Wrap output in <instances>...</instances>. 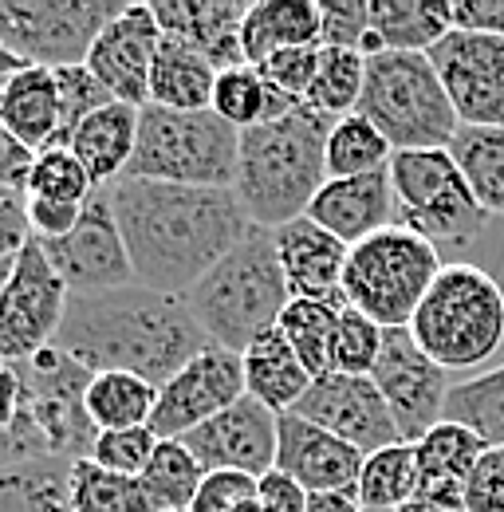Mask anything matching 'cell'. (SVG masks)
Masks as SVG:
<instances>
[{"label":"cell","mask_w":504,"mask_h":512,"mask_svg":"<svg viewBox=\"0 0 504 512\" xmlns=\"http://www.w3.org/2000/svg\"><path fill=\"white\" fill-rule=\"evenodd\" d=\"M426 56L461 127H504V36L453 28Z\"/></svg>","instance_id":"cell-15"},{"label":"cell","mask_w":504,"mask_h":512,"mask_svg":"<svg viewBox=\"0 0 504 512\" xmlns=\"http://www.w3.org/2000/svg\"><path fill=\"white\" fill-rule=\"evenodd\" d=\"M237 512H264V509H260V501L252 497V501H245V505H241V509H237Z\"/></svg>","instance_id":"cell-59"},{"label":"cell","mask_w":504,"mask_h":512,"mask_svg":"<svg viewBox=\"0 0 504 512\" xmlns=\"http://www.w3.org/2000/svg\"><path fill=\"white\" fill-rule=\"evenodd\" d=\"M197 457V465L205 473H249L264 477L276 469V446H280V414H272L264 402H256L245 394L241 402H233L229 410H221L217 418H209L205 426H197L193 434L178 438Z\"/></svg>","instance_id":"cell-18"},{"label":"cell","mask_w":504,"mask_h":512,"mask_svg":"<svg viewBox=\"0 0 504 512\" xmlns=\"http://www.w3.org/2000/svg\"><path fill=\"white\" fill-rule=\"evenodd\" d=\"M367 453L347 446L343 438L319 430L300 414H280L276 469L296 477L308 493H355Z\"/></svg>","instance_id":"cell-20"},{"label":"cell","mask_w":504,"mask_h":512,"mask_svg":"<svg viewBox=\"0 0 504 512\" xmlns=\"http://www.w3.org/2000/svg\"><path fill=\"white\" fill-rule=\"evenodd\" d=\"M390 158H394V146L359 111L347 119H335V127L327 134V178L382 174L390 170Z\"/></svg>","instance_id":"cell-36"},{"label":"cell","mask_w":504,"mask_h":512,"mask_svg":"<svg viewBox=\"0 0 504 512\" xmlns=\"http://www.w3.org/2000/svg\"><path fill=\"white\" fill-rule=\"evenodd\" d=\"M308 512H367L355 493H312Z\"/></svg>","instance_id":"cell-55"},{"label":"cell","mask_w":504,"mask_h":512,"mask_svg":"<svg viewBox=\"0 0 504 512\" xmlns=\"http://www.w3.org/2000/svg\"><path fill=\"white\" fill-rule=\"evenodd\" d=\"M441 268L445 260L426 237L390 225L347 253L343 296L355 312H363L386 331L410 327Z\"/></svg>","instance_id":"cell-8"},{"label":"cell","mask_w":504,"mask_h":512,"mask_svg":"<svg viewBox=\"0 0 504 512\" xmlns=\"http://www.w3.org/2000/svg\"><path fill=\"white\" fill-rule=\"evenodd\" d=\"M465 512H504V449H489L465 481Z\"/></svg>","instance_id":"cell-49"},{"label":"cell","mask_w":504,"mask_h":512,"mask_svg":"<svg viewBox=\"0 0 504 512\" xmlns=\"http://www.w3.org/2000/svg\"><path fill=\"white\" fill-rule=\"evenodd\" d=\"M32 162H36V150H28L12 130L0 123V190H12L24 197Z\"/></svg>","instance_id":"cell-53"},{"label":"cell","mask_w":504,"mask_h":512,"mask_svg":"<svg viewBox=\"0 0 504 512\" xmlns=\"http://www.w3.org/2000/svg\"><path fill=\"white\" fill-rule=\"evenodd\" d=\"M252 497H256V477L221 469V473H205L189 512H237Z\"/></svg>","instance_id":"cell-48"},{"label":"cell","mask_w":504,"mask_h":512,"mask_svg":"<svg viewBox=\"0 0 504 512\" xmlns=\"http://www.w3.org/2000/svg\"><path fill=\"white\" fill-rule=\"evenodd\" d=\"M4 197H20V193H12V190H0V201H4Z\"/></svg>","instance_id":"cell-60"},{"label":"cell","mask_w":504,"mask_h":512,"mask_svg":"<svg viewBox=\"0 0 504 512\" xmlns=\"http://www.w3.org/2000/svg\"><path fill=\"white\" fill-rule=\"evenodd\" d=\"M71 465L63 457H40L0 469V512H75Z\"/></svg>","instance_id":"cell-32"},{"label":"cell","mask_w":504,"mask_h":512,"mask_svg":"<svg viewBox=\"0 0 504 512\" xmlns=\"http://www.w3.org/2000/svg\"><path fill=\"white\" fill-rule=\"evenodd\" d=\"M371 28L386 52H430L453 32L445 0H371Z\"/></svg>","instance_id":"cell-31"},{"label":"cell","mask_w":504,"mask_h":512,"mask_svg":"<svg viewBox=\"0 0 504 512\" xmlns=\"http://www.w3.org/2000/svg\"><path fill=\"white\" fill-rule=\"evenodd\" d=\"M40 249L52 260V268L60 272L63 284L71 288V296H99V292L138 284L130 256H126L119 217H115L111 186H99L87 197L83 217L67 237L40 241Z\"/></svg>","instance_id":"cell-12"},{"label":"cell","mask_w":504,"mask_h":512,"mask_svg":"<svg viewBox=\"0 0 504 512\" xmlns=\"http://www.w3.org/2000/svg\"><path fill=\"white\" fill-rule=\"evenodd\" d=\"M186 304L213 347L245 355L292 304L276 237L268 229H252L233 253L189 288Z\"/></svg>","instance_id":"cell-4"},{"label":"cell","mask_w":504,"mask_h":512,"mask_svg":"<svg viewBox=\"0 0 504 512\" xmlns=\"http://www.w3.org/2000/svg\"><path fill=\"white\" fill-rule=\"evenodd\" d=\"M276 253L284 264L292 300H323V304H347L343 296V272H347V245L319 229L312 217H300L272 233Z\"/></svg>","instance_id":"cell-22"},{"label":"cell","mask_w":504,"mask_h":512,"mask_svg":"<svg viewBox=\"0 0 504 512\" xmlns=\"http://www.w3.org/2000/svg\"><path fill=\"white\" fill-rule=\"evenodd\" d=\"M359 115L394 150H449L461 119L426 52H378L367 60Z\"/></svg>","instance_id":"cell-7"},{"label":"cell","mask_w":504,"mask_h":512,"mask_svg":"<svg viewBox=\"0 0 504 512\" xmlns=\"http://www.w3.org/2000/svg\"><path fill=\"white\" fill-rule=\"evenodd\" d=\"M20 67H28V64H24V60H16V56H12L8 48H0V83H4L8 75H16Z\"/></svg>","instance_id":"cell-57"},{"label":"cell","mask_w":504,"mask_h":512,"mask_svg":"<svg viewBox=\"0 0 504 512\" xmlns=\"http://www.w3.org/2000/svg\"><path fill=\"white\" fill-rule=\"evenodd\" d=\"M138 481L146 485V493L158 505V512H189L201 481H205V469L197 465V457L186 449V442L162 438Z\"/></svg>","instance_id":"cell-38"},{"label":"cell","mask_w":504,"mask_h":512,"mask_svg":"<svg viewBox=\"0 0 504 512\" xmlns=\"http://www.w3.org/2000/svg\"><path fill=\"white\" fill-rule=\"evenodd\" d=\"M134 146H138V107L115 99V103L99 107L83 127L71 134L67 150L87 166L95 186H115L130 170Z\"/></svg>","instance_id":"cell-26"},{"label":"cell","mask_w":504,"mask_h":512,"mask_svg":"<svg viewBox=\"0 0 504 512\" xmlns=\"http://www.w3.org/2000/svg\"><path fill=\"white\" fill-rule=\"evenodd\" d=\"M24 213H28V229L36 241H60L67 237L79 217L83 205H67V201H44V197H24Z\"/></svg>","instance_id":"cell-50"},{"label":"cell","mask_w":504,"mask_h":512,"mask_svg":"<svg viewBox=\"0 0 504 512\" xmlns=\"http://www.w3.org/2000/svg\"><path fill=\"white\" fill-rule=\"evenodd\" d=\"M111 201L134 280L170 296H189V288L256 229L237 190L119 178Z\"/></svg>","instance_id":"cell-1"},{"label":"cell","mask_w":504,"mask_h":512,"mask_svg":"<svg viewBox=\"0 0 504 512\" xmlns=\"http://www.w3.org/2000/svg\"><path fill=\"white\" fill-rule=\"evenodd\" d=\"M245 394V359L225 347H205L158 390L150 430L158 438H186Z\"/></svg>","instance_id":"cell-16"},{"label":"cell","mask_w":504,"mask_h":512,"mask_svg":"<svg viewBox=\"0 0 504 512\" xmlns=\"http://www.w3.org/2000/svg\"><path fill=\"white\" fill-rule=\"evenodd\" d=\"M158 434L150 426H134V430H99L95 446H91V457L99 469L107 473H119V477H142L154 449H158Z\"/></svg>","instance_id":"cell-46"},{"label":"cell","mask_w":504,"mask_h":512,"mask_svg":"<svg viewBox=\"0 0 504 512\" xmlns=\"http://www.w3.org/2000/svg\"><path fill=\"white\" fill-rule=\"evenodd\" d=\"M308 217L331 237H339L347 249L363 245L367 237L398 221L390 170L363 174V178H327V186L315 193Z\"/></svg>","instance_id":"cell-21"},{"label":"cell","mask_w":504,"mask_h":512,"mask_svg":"<svg viewBox=\"0 0 504 512\" xmlns=\"http://www.w3.org/2000/svg\"><path fill=\"white\" fill-rule=\"evenodd\" d=\"M296 107H300V99L280 95V91L260 75V67L241 64L217 75L213 107H209V111L221 115L229 127L252 130V127H260V123H276V119L292 115Z\"/></svg>","instance_id":"cell-30"},{"label":"cell","mask_w":504,"mask_h":512,"mask_svg":"<svg viewBox=\"0 0 504 512\" xmlns=\"http://www.w3.org/2000/svg\"><path fill=\"white\" fill-rule=\"evenodd\" d=\"M71 509L75 512H158L138 477H119L95 461L71 465Z\"/></svg>","instance_id":"cell-40"},{"label":"cell","mask_w":504,"mask_h":512,"mask_svg":"<svg viewBox=\"0 0 504 512\" xmlns=\"http://www.w3.org/2000/svg\"><path fill=\"white\" fill-rule=\"evenodd\" d=\"M292 414H300V418L315 422L319 430L343 438L359 453H378V449L402 442L398 422H394V414H390V406H386V398L371 375L327 371V375L312 379L308 394L300 398V406Z\"/></svg>","instance_id":"cell-17"},{"label":"cell","mask_w":504,"mask_h":512,"mask_svg":"<svg viewBox=\"0 0 504 512\" xmlns=\"http://www.w3.org/2000/svg\"><path fill=\"white\" fill-rule=\"evenodd\" d=\"M16 367L24 375L32 418L44 430L52 457H63V461L91 457V446L99 438V430H95V422L87 414L91 371H83L71 355H63L60 347H48L36 359L16 363Z\"/></svg>","instance_id":"cell-13"},{"label":"cell","mask_w":504,"mask_h":512,"mask_svg":"<svg viewBox=\"0 0 504 512\" xmlns=\"http://www.w3.org/2000/svg\"><path fill=\"white\" fill-rule=\"evenodd\" d=\"M256 501H260L264 512H308L312 493H308L296 477L272 469V473H264V477L256 481Z\"/></svg>","instance_id":"cell-51"},{"label":"cell","mask_w":504,"mask_h":512,"mask_svg":"<svg viewBox=\"0 0 504 512\" xmlns=\"http://www.w3.org/2000/svg\"><path fill=\"white\" fill-rule=\"evenodd\" d=\"M375 386L382 390L402 442H422L434 426L445 422V402H449V371L438 367L410 335V327H394L382 339V355H378Z\"/></svg>","instance_id":"cell-14"},{"label":"cell","mask_w":504,"mask_h":512,"mask_svg":"<svg viewBox=\"0 0 504 512\" xmlns=\"http://www.w3.org/2000/svg\"><path fill=\"white\" fill-rule=\"evenodd\" d=\"M0 123L28 150H52L60 134V83L52 67H20L0 83Z\"/></svg>","instance_id":"cell-25"},{"label":"cell","mask_w":504,"mask_h":512,"mask_svg":"<svg viewBox=\"0 0 504 512\" xmlns=\"http://www.w3.org/2000/svg\"><path fill=\"white\" fill-rule=\"evenodd\" d=\"M449 154L481 209L489 217H504V127H461Z\"/></svg>","instance_id":"cell-33"},{"label":"cell","mask_w":504,"mask_h":512,"mask_svg":"<svg viewBox=\"0 0 504 512\" xmlns=\"http://www.w3.org/2000/svg\"><path fill=\"white\" fill-rule=\"evenodd\" d=\"M241 359H245V390L272 414H292L312 386V371L300 363V355L292 351L280 327L260 335Z\"/></svg>","instance_id":"cell-28"},{"label":"cell","mask_w":504,"mask_h":512,"mask_svg":"<svg viewBox=\"0 0 504 512\" xmlns=\"http://www.w3.org/2000/svg\"><path fill=\"white\" fill-rule=\"evenodd\" d=\"M28 241H32V229H28L24 197H4L0 201V260H12Z\"/></svg>","instance_id":"cell-54"},{"label":"cell","mask_w":504,"mask_h":512,"mask_svg":"<svg viewBox=\"0 0 504 512\" xmlns=\"http://www.w3.org/2000/svg\"><path fill=\"white\" fill-rule=\"evenodd\" d=\"M445 418L469 426L489 449H504V367L453 383Z\"/></svg>","instance_id":"cell-37"},{"label":"cell","mask_w":504,"mask_h":512,"mask_svg":"<svg viewBox=\"0 0 504 512\" xmlns=\"http://www.w3.org/2000/svg\"><path fill=\"white\" fill-rule=\"evenodd\" d=\"M414 453H418V497L465 512V481L473 477L489 446L469 426L445 418L422 442H414Z\"/></svg>","instance_id":"cell-24"},{"label":"cell","mask_w":504,"mask_h":512,"mask_svg":"<svg viewBox=\"0 0 504 512\" xmlns=\"http://www.w3.org/2000/svg\"><path fill=\"white\" fill-rule=\"evenodd\" d=\"M390 186L398 205L394 225L426 237L438 253L469 249L489 229V213L473 197L449 150H394Z\"/></svg>","instance_id":"cell-9"},{"label":"cell","mask_w":504,"mask_h":512,"mask_svg":"<svg viewBox=\"0 0 504 512\" xmlns=\"http://www.w3.org/2000/svg\"><path fill=\"white\" fill-rule=\"evenodd\" d=\"M382 339L386 327L367 320L363 312H355L351 304L339 312L335 320V339H331V371L339 375H371L382 355Z\"/></svg>","instance_id":"cell-43"},{"label":"cell","mask_w":504,"mask_h":512,"mask_svg":"<svg viewBox=\"0 0 504 512\" xmlns=\"http://www.w3.org/2000/svg\"><path fill=\"white\" fill-rule=\"evenodd\" d=\"M123 0H0V48L32 67H75Z\"/></svg>","instance_id":"cell-10"},{"label":"cell","mask_w":504,"mask_h":512,"mask_svg":"<svg viewBox=\"0 0 504 512\" xmlns=\"http://www.w3.org/2000/svg\"><path fill=\"white\" fill-rule=\"evenodd\" d=\"M414 343L445 371H473L504 347V288L481 264L449 260L410 320Z\"/></svg>","instance_id":"cell-5"},{"label":"cell","mask_w":504,"mask_h":512,"mask_svg":"<svg viewBox=\"0 0 504 512\" xmlns=\"http://www.w3.org/2000/svg\"><path fill=\"white\" fill-rule=\"evenodd\" d=\"M319 28H323V48H347L363 52L367 60L386 52L382 40L371 28V4L367 0H319Z\"/></svg>","instance_id":"cell-44"},{"label":"cell","mask_w":504,"mask_h":512,"mask_svg":"<svg viewBox=\"0 0 504 512\" xmlns=\"http://www.w3.org/2000/svg\"><path fill=\"white\" fill-rule=\"evenodd\" d=\"M217 67L178 36H162V48L150 71V103L166 111H209Z\"/></svg>","instance_id":"cell-29"},{"label":"cell","mask_w":504,"mask_h":512,"mask_svg":"<svg viewBox=\"0 0 504 512\" xmlns=\"http://www.w3.org/2000/svg\"><path fill=\"white\" fill-rule=\"evenodd\" d=\"M367 87V56L363 52H347V48H323L319 71L308 91V107L327 115V119H347L359 111Z\"/></svg>","instance_id":"cell-39"},{"label":"cell","mask_w":504,"mask_h":512,"mask_svg":"<svg viewBox=\"0 0 504 512\" xmlns=\"http://www.w3.org/2000/svg\"><path fill=\"white\" fill-rule=\"evenodd\" d=\"M347 304H323V300H292L280 316V331L300 355V363L312 371V379L331 371V339H335V320Z\"/></svg>","instance_id":"cell-41"},{"label":"cell","mask_w":504,"mask_h":512,"mask_svg":"<svg viewBox=\"0 0 504 512\" xmlns=\"http://www.w3.org/2000/svg\"><path fill=\"white\" fill-rule=\"evenodd\" d=\"M71 288L60 280L40 241L32 237L8 272L0 292V363H28L40 351L56 347V335L67 316Z\"/></svg>","instance_id":"cell-11"},{"label":"cell","mask_w":504,"mask_h":512,"mask_svg":"<svg viewBox=\"0 0 504 512\" xmlns=\"http://www.w3.org/2000/svg\"><path fill=\"white\" fill-rule=\"evenodd\" d=\"M319 56H323V44L312 48H288V52H276L272 60L260 64V75L288 99H308L315 83V71H319Z\"/></svg>","instance_id":"cell-47"},{"label":"cell","mask_w":504,"mask_h":512,"mask_svg":"<svg viewBox=\"0 0 504 512\" xmlns=\"http://www.w3.org/2000/svg\"><path fill=\"white\" fill-rule=\"evenodd\" d=\"M158 406V386L123 375V371H107V375H91L87 386V414L95 422V430H134V426H150Z\"/></svg>","instance_id":"cell-34"},{"label":"cell","mask_w":504,"mask_h":512,"mask_svg":"<svg viewBox=\"0 0 504 512\" xmlns=\"http://www.w3.org/2000/svg\"><path fill=\"white\" fill-rule=\"evenodd\" d=\"M319 36H323V28H319V4L315 0H256V4H249L245 28H241L245 64L260 67L276 52L323 44Z\"/></svg>","instance_id":"cell-27"},{"label":"cell","mask_w":504,"mask_h":512,"mask_svg":"<svg viewBox=\"0 0 504 512\" xmlns=\"http://www.w3.org/2000/svg\"><path fill=\"white\" fill-rule=\"evenodd\" d=\"M398 512H461V509H449V505H438V501H426V497H414L406 501Z\"/></svg>","instance_id":"cell-56"},{"label":"cell","mask_w":504,"mask_h":512,"mask_svg":"<svg viewBox=\"0 0 504 512\" xmlns=\"http://www.w3.org/2000/svg\"><path fill=\"white\" fill-rule=\"evenodd\" d=\"M449 24L457 32L504 36V0H457L449 4Z\"/></svg>","instance_id":"cell-52"},{"label":"cell","mask_w":504,"mask_h":512,"mask_svg":"<svg viewBox=\"0 0 504 512\" xmlns=\"http://www.w3.org/2000/svg\"><path fill=\"white\" fill-rule=\"evenodd\" d=\"M99 190L87 166L71 150H40L28 174L24 197H44V201H67V205H87V197Z\"/></svg>","instance_id":"cell-42"},{"label":"cell","mask_w":504,"mask_h":512,"mask_svg":"<svg viewBox=\"0 0 504 512\" xmlns=\"http://www.w3.org/2000/svg\"><path fill=\"white\" fill-rule=\"evenodd\" d=\"M56 83H60V134H56V146L52 150H67L71 146V134L83 127L99 107L115 103L111 91L87 71V64L75 67H56Z\"/></svg>","instance_id":"cell-45"},{"label":"cell","mask_w":504,"mask_h":512,"mask_svg":"<svg viewBox=\"0 0 504 512\" xmlns=\"http://www.w3.org/2000/svg\"><path fill=\"white\" fill-rule=\"evenodd\" d=\"M355 497L371 512H398L406 501H414L418 497V453H414V446L398 442V446L367 453Z\"/></svg>","instance_id":"cell-35"},{"label":"cell","mask_w":504,"mask_h":512,"mask_svg":"<svg viewBox=\"0 0 504 512\" xmlns=\"http://www.w3.org/2000/svg\"><path fill=\"white\" fill-rule=\"evenodd\" d=\"M335 119L300 103L276 123L241 130L237 197L256 229H284L308 217L315 193L327 186V134Z\"/></svg>","instance_id":"cell-3"},{"label":"cell","mask_w":504,"mask_h":512,"mask_svg":"<svg viewBox=\"0 0 504 512\" xmlns=\"http://www.w3.org/2000/svg\"><path fill=\"white\" fill-rule=\"evenodd\" d=\"M241 158V130L213 111H166L146 103L138 111V146L126 178L170 186L233 190Z\"/></svg>","instance_id":"cell-6"},{"label":"cell","mask_w":504,"mask_h":512,"mask_svg":"<svg viewBox=\"0 0 504 512\" xmlns=\"http://www.w3.org/2000/svg\"><path fill=\"white\" fill-rule=\"evenodd\" d=\"M16 260V256H12ZM12 260H0V292H4V284H8V272H12Z\"/></svg>","instance_id":"cell-58"},{"label":"cell","mask_w":504,"mask_h":512,"mask_svg":"<svg viewBox=\"0 0 504 512\" xmlns=\"http://www.w3.org/2000/svg\"><path fill=\"white\" fill-rule=\"evenodd\" d=\"M162 28L150 4H126L123 12L99 32V40L87 52V71L111 91V99L146 107L150 103V71L162 48Z\"/></svg>","instance_id":"cell-19"},{"label":"cell","mask_w":504,"mask_h":512,"mask_svg":"<svg viewBox=\"0 0 504 512\" xmlns=\"http://www.w3.org/2000/svg\"><path fill=\"white\" fill-rule=\"evenodd\" d=\"M56 347L91 375L123 371L162 390L213 343L193 320L186 296L126 284L99 296H71Z\"/></svg>","instance_id":"cell-2"},{"label":"cell","mask_w":504,"mask_h":512,"mask_svg":"<svg viewBox=\"0 0 504 512\" xmlns=\"http://www.w3.org/2000/svg\"><path fill=\"white\" fill-rule=\"evenodd\" d=\"M367 512H371V509H367Z\"/></svg>","instance_id":"cell-61"},{"label":"cell","mask_w":504,"mask_h":512,"mask_svg":"<svg viewBox=\"0 0 504 512\" xmlns=\"http://www.w3.org/2000/svg\"><path fill=\"white\" fill-rule=\"evenodd\" d=\"M150 8L166 36L186 40L217 71L245 64V48H241V28L249 16L245 0H158Z\"/></svg>","instance_id":"cell-23"}]
</instances>
